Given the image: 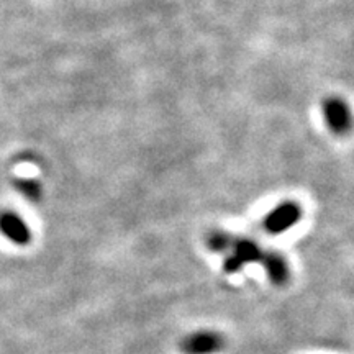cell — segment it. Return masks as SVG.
I'll return each instance as SVG.
<instances>
[{"instance_id": "obj_6", "label": "cell", "mask_w": 354, "mask_h": 354, "mask_svg": "<svg viewBox=\"0 0 354 354\" xmlns=\"http://www.w3.org/2000/svg\"><path fill=\"white\" fill-rule=\"evenodd\" d=\"M263 254L261 250L258 248V245H254L253 241H248V240H241L234 245V258L240 261L241 264L246 263H261L263 259Z\"/></svg>"}, {"instance_id": "obj_3", "label": "cell", "mask_w": 354, "mask_h": 354, "mask_svg": "<svg viewBox=\"0 0 354 354\" xmlns=\"http://www.w3.org/2000/svg\"><path fill=\"white\" fill-rule=\"evenodd\" d=\"M326 123L335 133H344L349 128V112L346 105L338 99H330L323 104Z\"/></svg>"}, {"instance_id": "obj_2", "label": "cell", "mask_w": 354, "mask_h": 354, "mask_svg": "<svg viewBox=\"0 0 354 354\" xmlns=\"http://www.w3.org/2000/svg\"><path fill=\"white\" fill-rule=\"evenodd\" d=\"M0 232L15 245H28L32 241V230L25 223V220L12 212L0 214Z\"/></svg>"}, {"instance_id": "obj_4", "label": "cell", "mask_w": 354, "mask_h": 354, "mask_svg": "<svg viewBox=\"0 0 354 354\" xmlns=\"http://www.w3.org/2000/svg\"><path fill=\"white\" fill-rule=\"evenodd\" d=\"M221 348V339L214 333H198L185 343V351L189 354H214Z\"/></svg>"}, {"instance_id": "obj_8", "label": "cell", "mask_w": 354, "mask_h": 354, "mask_svg": "<svg viewBox=\"0 0 354 354\" xmlns=\"http://www.w3.org/2000/svg\"><path fill=\"white\" fill-rule=\"evenodd\" d=\"M230 245V240L227 234H212V238L209 240V246L214 251H225L227 246Z\"/></svg>"}, {"instance_id": "obj_1", "label": "cell", "mask_w": 354, "mask_h": 354, "mask_svg": "<svg viewBox=\"0 0 354 354\" xmlns=\"http://www.w3.org/2000/svg\"><path fill=\"white\" fill-rule=\"evenodd\" d=\"M300 216H302V210H300L297 203H282V205H279L277 209H274L271 214L268 215V218L264 221V227L269 233H282L286 232V230L294 227V225L300 220Z\"/></svg>"}, {"instance_id": "obj_7", "label": "cell", "mask_w": 354, "mask_h": 354, "mask_svg": "<svg viewBox=\"0 0 354 354\" xmlns=\"http://www.w3.org/2000/svg\"><path fill=\"white\" fill-rule=\"evenodd\" d=\"M17 187H19L26 197L33 198V201H37L38 196H41V189H39V185L37 183H33V180H19Z\"/></svg>"}, {"instance_id": "obj_5", "label": "cell", "mask_w": 354, "mask_h": 354, "mask_svg": "<svg viewBox=\"0 0 354 354\" xmlns=\"http://www.w3.org/2000/svg\"><path fill=\"white\" fill-rule=\"evenodd\" d=\"M261 263L266 266V269H268V274H269V277H271L272 282H276V284H284V282L287 281L289 271H287L286 261L282 259L281 256L276 253L263 254Z\"/></svg>"}]
</instances>
